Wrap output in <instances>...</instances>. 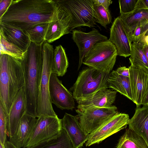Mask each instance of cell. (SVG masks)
Segmentation results:
<instances>
[{
    "mask_svg": "<svg viewBox=\"0 0 148 148\" xmlns=\"http://www.w3.org/2000/svg\"><path fill=\"white\" fill-rule=\"evenodd\" d=\"M69 66V62L64 49L61 45L56 46L54 49L53 62L51 73L58 76L65 75Z\"/></svg>",
    "mask_w": 148,
    "mask_h": 148,
    "instance_id": "25",
    "label": "cell"
},
{
    "mask_svg": "<svg viewBox=\"0 0 148 148\" xmlns=\"http://www.w3.org/2000/svg\"><path fill=\"white\" fill-rule=\"evenodd\" d=\"M128 125L129 128L143 138L148 147V106H137Z\"/></svg>",
    "mask_w": 148,
    "mask_h": 148,
    "instance_id": "19",
    "label": "cell"
},
{
    "mask_svg": "<svg viewBox=\"0 0 148 148\" xmlns=\"http://www.w3.org/2000/svg\"><path fill=\"white\" fill-rule=\"evenodd\" d=\"M142 105L148 106V90L143 100Z\"/></svg>",
    "mask_w": 148,
    "mask_h": 148,
    "instance_id": "40",
    "label": "cell"
},
{
    "mask_svg": "<svg viewBox=\"0 0 148 148\" xmlns=\"http://www.w3.org/2000/svg\"><path fill=\"white\" fill-rule=\"evenodd\" d=\"M36 120V117L26 112L21 119L14 135L10 138L9 141L17 148H22Z\"/></svg>",
    "mask_w": 148,
    "mask_h": 148,
    "instance_id": "21",
    "label": "cell"
},
{
    "mask_svg": "<svg viewBox=\"0 0 148 148\" xmlns=\"http://www.w3.org/2000/svg\"><path fill=\"white\" fill-rule=\"evenodd\" d=\"M118 56L115 46L108 40L97 43L84 58L83 64L110 73Z\"/></svg>",
    "mask_w": 148,
    "mask_h": 148,
    "instance_id": "8",
    "label": "cell"
},
{
    "mask_svg": "<svg viewBox=\"0 0 148 148\" xmlns=\"http://www.w3.org/2000/svg\"><path fill=\"white\" fill-rule=\"evenodd\" d=\"M109 74L89 67L81 70L72 87L73 96L78 104L100 90L108 88Z\"/></svg>",
    "mask_w": 148,
    "mask_h": 148,
    "instance_id": "4",
    "label": "cell"
},
{
    "mask_svg": "<svg viewBox=\"0 0 148 148\" xmlns=\"http://www.w3.org/2000/svg\"><path fill=\"white\" fill-rule=\"evenodd\" d=\"M43 65L39 86L36 110V118L42 116H56L49 94V79L52 72L54 49L52 45L45 41L42 45Z\"/></svg>",
    "mask_w": 148,
    "mask_h": 148,
    "instance_id": "5",
    "label": "cell"
},
{
    "mask_svg": "<svg viewBox=\"0 0 148 148\" xmlns=\"http://www.w3.org/2000/svg\"><path fill=\"white\" fill-rule=\"evenodd\" d=\"M30 148H75L66 132L62 128L61 133L56 137L39 144Z\"/></svg>",
    "mask_w": 148,
    "mask_h": 148,
    "instance_id": "27",
    "label": "cell"
},
{
    "mask_svg": "<svg viewBox=\"0 0 148 148\" xmlns=\"http://www.w3.org/2000/svg\"><path fill=\"white\" fill-rule=\"evenodd\" d=\"M117 92L109 88H103L88 99L79 104L91 105L101 108L111 107L114 102Z\"/></svg>",
    "mask_w": 148,
    "mask_h": 148,
    "instance_id": "22",
    "label": "cell"
},
{
    "mask_svg": "<svg viewBox=\"0 0 148 148\" xmlns=\"http://www.w3.org/2000/svg\"><path fill=\"white\" fill-rule=\"evenodd\" d=\"M26 112V102L24 86L16 95L8 114L7 122V135L12 137L19 122Z\"/></svg>",
    "mask_w": 148,
    "mask_h": 148,
    "instance_id": "16",
    "label": "cell"
},
{
    "mask_svg": "<svg viewBox=\"0 0 148 148\" xmlns=\"http://www.w3.org/2000/svg\"><path fill=\"white\" fill-rule=\"evenodd\" d=\"M147 25L144 27H138L129 33V38L132 43L139 42L143 36L144 32L147 27Z\"/></svg>",
    "mask_w": 148,
    "mask_h": 148,
    "instance_id": "33",
    "label": "cell"
},
{
    "mask_svg": "<svg viewBox=\"0 0 148 148\" xmlns=\"http://www.w3.org/2000/svg\"><path fill=\"white\" fill-rule=\"evenodd\" d=\"M8 114L3 103L0 100V142L4 145L7 141Z\"/></svg>",
    "mask_w": 148,
    "mask_h": 148,
    "instance_id": "31",
    "label": "cell"
},
{
    "mask_svg": "<svg viewBox=\"0 0 148 148\" xmlns=\"http://www.w3.org/2000/svg\"><path fill=\"white\" fill-rule=\"evenodd\" d=\"M116 72L119 75L122 76L129 77V69L125 66H121L118 68L116 70Z\"/></svg>",
    "mask_w": 148,
    "mask_h": 148,
    "instance_id": "36",
    "label": "cell"
},
{
    "mask_svg": "<svg viewBox=\"0 0 148 148\" xmlns=\"http://www.w3.org/2000/svg\"><path fill=\"white\" fill-rule=\"evenodd\" d=\"M0 49V55L7 54L21 61L24 58L25 52L16 45L6 41L1 34Z\"/></svg>",
    "mask_w": 148,
    "mask_h": 148,
    "instance_id": "29",
    "label": "cell"
},
{
    "mask_svg": "<svg viewBox=\"0 0 148 148\" xmlns=\"http://www.w3.org/2000/svg\"><path fill=\"white\" fill-rule=\"evenodd\" d=\"M138 0L119 1L120 14H127L133 11L136 8Z\"/></svg>",
    "mask_w": 148,
    "mask_h": 148,
    "instance_id": "32",
    "label": "cell"
},
{
    "mask_svg": "<svg viewBox=\"0 0 148 148\" xmlns=\"http://www.w3.org/2000/svg\"><path fill=\"white\" fill-rule=\"evenodd\" d=\"M0 148H5V145L0 142Z\"/></svg>",
    "mask_w": 148,
    "mask_h": 148,
    "instance_id": "42",
    "label": "cell"
},
{
    "mask_svg": "<svg viewBox=\"0 0 148 148\" xmlns=\"http://www.w3.org/2000/svg\"><path fill=\"white\" fill-rule=\"evenodd\" d=\"M139 43L143 45H148V33H146L145 35L142 38Z\"/></svg>",
    "mask_w": 148,
    "mask_h": 148,
    "instance_id": "38",
    "label": "cell"
},
{
    "mask_svg": "<svg viewBox=\"0 0 148 148\" xmlns=\"http://www.w3.org/2000/svg\"><path fill=\"white\" fill-rule=\"evenodd\" d=\"M136 8L148 9V0H138Z\"/></svg>",
    "mask_w": 148,
    "mask_h": 148,
    "instance_id": "37",
    "label": "cell"
},
{
    "mask_svg": "<svg viewBox=\"0 0 148 148\" xmlns=\"http://www.w3.org/2000/svg\"><path fill=\"white\" fill-rule=\"evenodd\" d=\"M42 45H37L31 42L22 61L26 113L36 118L39 90L43 69Z\"/></svg>",
    "mask_w": 148,
    "mask_h": 148,
    "instance_id": "2",
    "label": "cell"
},
{
    "mask_svg": "<svg viewBox=\"0 0 148 148\" xmlns=\"http://www.w3.org/2000/svg\"><path fill=\"white\" fill-rule=\"evenodd\" d=\"M12 0H0V18L6 12Z\"/></svg>",
    "mask_w": 148,
    "mask_h": 148,
    "instance_id": "34",
    "label": "cell"
},
{
    "mask_svg": "<svg viewBox=\"0 0 148 148\" xmlns=\"http://www.w3.org/2000/svg\"><path fill=\"white\" fill-rule=\"evenodd\" d=\"M70 24L71 18L69 15L56 3L54 13L48 23L45 41L51 43L70 33Z\"/></svg>",
    "mask_w": 148,
    "mask_h": 148,
    "instance_id": "11",
    "label": "cell"
},
{
    "mask_svg": "<svg viewBox=\"0 0 148 148\" xmlns=\"http://www.w3.org/2000/svg\"><path fill=\"white\" fill-rule=\"evenodd\" d=\"M143 50L148 63V45H143Z\"/></svg>",
    "mask_w": 148,
    "mask_h": 148,
    "instance_id": "41",
    "label": "cell"
},
{
    "mask_svg": "<svg viewBox=\"0 0 148 148\" xmlns=\"http://www.w3.org/2000/svg\"><path fill=\"white\" fill-rule=\"evenodd\" d=\"M107 82L108 88L119 92L133 101L129 77L119 75L113 70L110 73Z\"/></svg>",
    "mask_w": 148,
    "mask_h": 148,
    "instance_id": "23",
    "label": "cell"
},
{
    "mask_svg": "<svg viewBox=\"0 0 148 148\" xmlns=\"http://www.w3.org/2000/svg\"><path fill=\"white\" fill-rule=\"evenodd\" d=\"M143 45L139 42H132L129 58L131 65L148 71V63L143 50Z\"/></svg>",
    "mask_w": 148,
    "mask_h": 148,
    "instance_id": "26",
    "label": "cell"
},
{
    "mask_svg": "<svg viewBox=\"0 0 148 148\" xmlns=\"http://www.w3.org/2000/svg\"><path fill=\"white\" fill-rule=\"evenodd\" d=\"M48 23H39L24 30L31 42L39 45L43 44L45 41V36Z\"/></svg>",
    "mask_w": 148,
    "mask_h": 148,
    "instance_id": "28",
    "label": "cell"
},
{
    "mask_svg": "<svg viewBox=\"0 0 148 148\" xmlns=\"http://www.w3.org/2000/svg\"><path fill=\"white\" fill-rule=\"evenodd\" d=\"M129 34L119 16L116 18L110 29L108 40L115 46L118 56L125 58L130 56L132 43Z\"/></svg>",
    "mask_w": 148,
    "mask_h": 148,
    "instance_id": "14",
    "label": "cell"
},
{
    "mask_svg": "<svg viewBox=\"0 0 148 148\" xmlns=\"http://www.w3.org/2000/svg\"><path fill=\"white\" fill-rule=\"evenodd\" d=\"M77 108L75 111L80 125L87 135L95 131L119 113L114 106L101 108L78 104Z\"/></svg>",
    "mask_w": 148,
    "mask_h": 148,
    "instance_id": "6",
    "label": "cell"
},
{
    "mask_svg": "<svg viewBox=\"0 0 148 148\" xmlns=\"http://www.w3.org/2000/svg\"><path fill=\"white\" fill-rule=\"evenodd\" d=\"M130 119L126 114L119 113L109 121L88 135L86 147L99 143L120 130L126 128Z\"/></svg>",
    "mask_w": 148,
    "mask_h": 148,
    "instance_id": "10",
    "label": "cell"
},
{
    "mask_svg": "<svg viewBox=\"0 0 148 148\" xmlns=\"http://www.w3.org/2000/svg\"><path fill=\"white\" fill-rule=\"evenodd\" d=\"M128 68L133 102L140 106L148 90V71L132 65Z\"/></svg>",
    "mask_w": 148,
    "mask_h": 148,
    "instance_id": "15",
    "label": "cell"
},
{
    "mask_svg": "<svg viewBox=\"0 0 148 148\" xmlns=\"http://www.w3.org/2000/svg\"><path fill=\"white\" fill-rule=\"evenodd\" d=\"M49 91L52 103L62 110H72L75 107L72 93L62 84L57 75L51 73L49 79Z\"/></svg>",
    "mask_w": 148,
    "mask_h": 148,
    "instance_id": "12",
    "label": "cell"
},
{
    "mask_svg": "<svg viewBox=\"0 0 148 148\" xmlns=\"http://www.w3.org/2000/svg\"><path fill=\"white\" fill-rule=\"evenodd\" d=\"M62 128L66 132L75 148H81L88 140L87 134L81 128L77 116L65 113L61 119Z\"/></svg>",
    "mask_w": 148,
    "mask_h": 148,
    "instance_id": "17",
    "label": "cell"
},
{
    "mask_svg": "<svg viewBox=\"0 0 148 148\" xmlns=\"http://www.w3.org/2000/svg\"><path fill=\"white\" fill-rule=\"evenodd\" d=\"M56 5L53 0H12L0 22L25 30L42 23H49Z\"/></svg>",
    "mask_w": 148,
    "mask_h": 148,
    "instance_id": "1",
    "label": "cell"
},
{
    "mask_svg": "<svg viewBox=\"0 0 148 148\" xmlns=\"http://www.w3.org/2000/svg\"><path fill=\"white\" fill-rule=\"evenodd\" d=\"M22 61L6 54L0 55V100L8 114L13 101L24 86Z\"/></svg>",
    "mask_w": 148,
    "mask_h": 148,
    "instance_id": "3",
    "label": "cell"
},
{
    "mask_svg": "<svg viewBox=\"0 0 148 148\" xmlns=\"http://www.w3.org/2000/svg\"><path fill=\"white\" fill-rule=\"evenodd\" d=\"M0 33L5 39L21 49L27 50L31 42L25 30L7 24L0 22Z\"/></svg>",
    "mask_w": 148,
    "mask_h": 148,
    "instance_id": "18",
    "label": "cell"
},
{
    "mask_svg": "<svg viewBox=\"0 0 148 148\" xmlns=\"http://www.w3.org/2000/svg\"><path fill=\"white\" fill-rule=\"evenodd\" d=\"M94 3L101 5L108 10H109V7L112 3L111 0H92Z\"/></svg>",
    "mask_w": 148,
    "mask_h": 148,
    "instance_id": "35",
    "label": "cell"
},
{
    "mask_svg": "<svg viewBox=\"0 0 148 148\" xmlns=\"http://www.w3.org/2000/svg\"><path fill=\"white\" fill-rule=\"evenodd\" d=\"M54 1L69 16L71 31L80 27L95 26L96 19L92 0Z\"/></svg>",
    "mask_w": 148,
    "mask_h": 148,
    "instance_id": "7",
    "label": "cell"
},
{
    "mask_svg": "<svg viewBox=\"0 0 148 148\" xmlns=\"http://www.w3.org/2000/svg\"><path fill=\"white\" fill-rule=\"evenodd\" d=\"M72 32V38L79 49L78 70L83 64L84 58L94 45L98 42L108 39L106 36L94 28L87 33L76 29Z\"/></svg>",
    "mask_w": 148,
    "mask_h": 148,
    "instance_id": "13",
    "label": "cell"
},
{
    "mask_svg": "<svg viewBox=\"0 0 148 148\" xmlns=\"http://www.w3.org/2000/svg\"><path fill=\"white\" fill-rule=\"evenodd\" d=\"M93 8L96 22L105 28L111 22L112 17L110 10H108L102 6L93 3Z\"/></svg>",
    "mask_w": 148,
    "mask_h": 148,
    "instance_id": "30",
    "label": "cell"
},
{
    "mask_svg": "<svg viewBox=\"0 0 148 148\" xmlns=\"http://www.w3.org/2000/svg\"><path fill=\"white\" fill-rule=\"evenodd\" d=\"M116 148H148V147L142 137L128 128L120 138Z\"/></svg>",
    "mask_w": 148,
    "mask_h": 148,
    "instance_id": "24",
    "label": "cell"
},
{
    "mask_svg": "<svg viewBox=\"0 0 148 148\" xmlns=\"http://www.w3.org/2000/svg\"><path fill=\"white\" fill-rule=\"evenodd\" d=\"M5 148H17L10 141H7L5 145Z\"/></svg>",
    "mask_w": 148,
    "mask_h": 148,
    "instance_id": "39",
    "label": "cell"
},
{
    "mask_svg": "<svg viewBox=\"0 0 148 148\" xmlns=\"http://www.w3.org/2000/svg\"><path fill=\"white\" fill-rule=\"evenodd\" d=\"M62 129L61 119L58 116H42L37 118L22 148H30L55 138L59 135Z\"/></svg>",
    "mask_w": 148,
    "mask_h": 148,
    "instance_id": "9",
    "label": "cell"
},
{
    "mask_svg": "<svg viewBox=\"0 0 148 148\" xmlns=\"http://www.w3.org/2000/svg\"><path fill=\"white\" fill-rule=\"evenodd\" d=\"M119 17L129 34L136 28L148 24V9L136 8L130 13L120 14Z\"/></svg>",
    "mask_w": 148,
    "mask_h": 148,
    "instance_id": "20",
    "label": "cell"
}]
</instances>
